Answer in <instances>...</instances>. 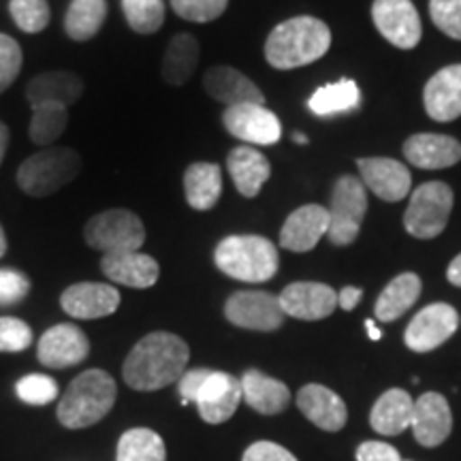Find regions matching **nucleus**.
<instances>
[{
	"label": "nucleus",
	"mask_w": 461,
	"mask_h": 461,
	"mask_svg": "<svg viewBox=\"0 0 461 461\" xmlns=\"http://www.w3.org/2000/svg\"><path fill=\"white\" fill-rule=\"evenodd\" d=\"M403 157L419 169H448L461 160V143L448 135L419 132L403 143Z\"/></svg>",
	"instance_id": "4be33fe9"
},
{
	"label": "nucleus",
	"mask_w": 461,
	"mask_h": 461,
	"mask_svg": "<svg viewBox=\"0 0 461 461\" xmlns=\"http://www.w3.org/2000/svg\"><path fill=\"white\" fill-rule=\"evenodd\" d=\"M447 278H448V282H451L453 286H459L461 288V255L455 257L453 261H451V265H448Z\"/></svg>",
	"instance_id": "09e8293b"
},
{
	"label": "nucleus",
	"mask_w": 461,
	"mask_h": 461,
	"mask_svg": "<svg viewBox=\"0 0 461 461\" xmlns=\"http://www.w3.org/2000/svg\"><path fill=\"white\" fill-rule=\"evenodd\" d=\"M9 14L22 32L37 34L50 24L48 0H9Z\"/></svg>",
	"instance_id": "e433bc0d"
},
{
	"label": "nucleus",
	"mask_w": 461,
	"mask_h": 461,
	"mask_svg": "<svg viewBox=\"0 0 461 461\" xmlns=\"http://www.w3.org/2000/svg\"><path fill=\"white\" fill-rule=\"evenodd\" d=\"M297 406L310 423L325 431H339L348 419L342 397L327 389L325 384H305L299 389Z\"/></svg>",
	"instance_id": "5701e85b"
},
{
	"label": "nucleus",
	"mask_w": 461,
	"mask_h": 461,
	"mask_svg": "<svg viewBox=\"0 0 461 461\" xmlns=\"http://www.w3.org/2000/svg\"><path fill=\"white\" fill-rule=\"evenodd\" d=\"M90 353V342L86 333L71 322L50 327L39 339L37 355L39 361L51 370H65V367L77 366Z\"/></svg>",
	"instance_id": "4468645a"
},
{
	"label": "nucleus",
	"mask_w": 461,
	"mask_h": 461,
	"mask_svg": "<svg viewBox=\"0 0 461 461\" xmlns=\"http://www.w3.org/2000/svg\"><path fill=\"white\" fill-rule=\"evenodd\" d=\"M84 240L103 255L137 252L146 244V227L135 212L107 210L86 222Z\"/></svg>",
	"instance_id": "423d86ee"
},
{
	"label": "nucleus",
	"mask_w": 461,
	"mask_h": 461,
	"mask_svg": "<svg viewBox=\"0 0 461 461\" xmlns=\"http://www.w3.org/2000/svg\"><path fill=\"white\" fill-rule=\"evenodd\" d=\"M115 461H167L163 438L148 428L124 431L118 442Z\"/></svg>",
	"instance_id": "72a5a7b5"
},
{
	"label": "nucleus",
	"mask_w": 461,
	"mask_h": 461,
	"mask_svg": "<svg viewBox=\"0 0 461 461\" xmlns=\"http://www.w3.org/2000/svg\"><path fill=\"white\" fill-rule=\"evenodd\" d=\"M9 126L5 122H0V165H3L5 160V154H7V148H9Z\"/></svg>",
	"instance_id": "8fccbe9b"
},
{
	"label": "nucleus",
	"mask_w": 461,
	"mask_h": 461,
	"mask_svg": "<svg viewBox=\"0 0 461 461\" xmlns=\"http://www.w3.org/2000/svg\"><path fill=\"white\" fill-rule=\"evenodd\" d=\"M82 157L67 146H50L28 157L17 169V186L31 197H50L68 186L82 171Z\"/></svg>",
	"instance_id": "39448f33"
},
{
	"label": "nucleus",
	"mask_w": 461,
	"mask_h": 461,
	"mask_svg": "<svg viewBox=\"0 0 461 461\" xmlns=\"http://www.w3.org/2000/svg\"><path fill=\"white\" fill-rule=\"evenodd\" d=\"M459 314L448 303H431L423 308L406 327V342L412 353H431L457 331Z\"/></svg>",
	"instance_id": "f8f14e48"
},
{
	"label": "nucleus",
	"mask_w": 461,
	"mask_h": 461,
	"mask_svg": "<svg viewBox=\"0 0 461 461\" xmlns=\"http://www.w3.org/2000/svg\"><path fill=\"white\" fill-rule=\"evenodd\" d=\"M107 0H71L65 17V31L73 41H90L105 24Z\"/></svg>",
	"instance_id": "473e14b6"
},
{
	"label": "nucleus",
	"mask_w": 461,
	"mask_h": 461,
	"mask_svg": "<svg viewBox=\"0 0 461 461\" xmlns=\"http://www.w3.org/2000/svg\"><path fill=\"white\" fill-rule=\"evenodd\" d=\"M330 233V212L322 205H303L282 224L280 246L291 252H310Z\"/></svg>",
	"instance_id": "6ab92c4d"
},
{
	"label": "nucleus",
	"mask_w": 461,
	"mask_h": 461,
	"mask_svg": "<svg viewBox=\"0 0 461 461\" xmlns=\"http://www.w3.org/2000/svg\"><path fill=\"white\" fill-rule=\"evenodd\" d=\"M199 41L193 34L182 32L176 34L167 45L163 65H160V75L169 86H184L193 77L199 65Z\"/></svg>",
	"instance_id": "c756f323"
},
{
	"label": "nucleus",
	"mask_w": 461,
	"mask_h": 461,
	"mask_svg": "<svg viewBox=\"0 0 461 461\" xmlns=\"http://www.w3.org/2000/svg\"><path fill=\"white\" fill-rule=\"evenodd\" d=\"M120 293L112 285L103 282H77L60 295L62 310L73 319L95 321L105 319L120 308Z\"/></svg>",
	"instance_id": "2eb2a0df"
},
{
	"label": "nucleus",
	"mask_w": 461,
	"mask_h": 461,
	"mask_svg": "<svg viewBox=\"0 0 461 461\" xmlns=\"http://www.w3.org/2000/svg\"><path fill=\"white\" fill-rule=\"evenodd\" d=\"M184 194L193 210L207 212L222 194V171L216 163H193L184 173Z\"/></svg>",
	"instance_id": "c85d7f7f"
},
{
	"label": "nucleus",
	"mask_w": 461,
	"mask_h": 461,
	"mask_svg": "<svg viewBox=\"0 0 461 461\" xmlns=\"http://www.w3.org/2000/svg\"><path fill=\"white\" fill-rule=\"evenodd\" d=\"M68 107L58 105V103H43V105L32 107L31 126H28V137L37 146H51L68 124Z\"/></svg>",
	"instance_id": "f704fd0d"
},
{
	"label": "nucleus",
	"mask_w": 461,
	"mask_h": 461,
	"mask_svg": "<svg viewBox=\"0 0 461 461\" xmlns=\"http://www.w3.org/2000/svg\"><path fill=\"white\" fill-rule=\"evenodd\" d=\"M411 428L419 445L428 448L442 445L453 429V414L447 397L434 391L420 395L414 402Z\"/></svg>",
	"instance_id": "a211bd4d"
},
{
	"label": "nucleus",
	"mask_w": 461,
	"mask_h": 461,
	"mask_svg": "<svg viewBox=\"0 0 461 461\" xmlns=\"http://www.w3.org/2000/svg\"><path fill=\"white\" fill-rule=\"evenodd\" d=\"M224 316L230 325L250 331H274L285 322L278 297L263 291H238L224 303Z\"/></svg>",
	"instance_id": "1a4fd4ad"
},
{
	"label": "nucleus",
	"mask_w": 461,
	"mask_h": 461,
	"mask_svg": "<svg viewBox=\"0 0 461 461\" xmlns=\"http://www.w3.org/2000/svg\"><path fill=\"white\" fill-rule=\"evenodd\" d=\"M363 186L370 188L378 199L397 203L406 199L412 186V176L406 165L393 158H361L357 160Z\"/></svg>",
	"instance_id": "dca6fc26"
},
{
	"label": "nucleus",
	"mask_w": 461,
	"mask_h": 461,
	"mask_svg": "<svg viewBox=\"0 0 461 461\" xmlns=\"http://www.w3.org/2000/svg\"><path fill=\"white\" fill-rule=\"evenodd\" d=\"M31 291V280L17 269H0V305L20 303Z\"/></svg>",
	"instance_id": "37998d69"
},
{
	"label": "nucleus",
	"mask_w": 461,
	"mask_h": 461,
	"mask_svg": "<svg viewBox=\"0 0 461 461\" xmlns=\"http://www.w3.org/2000/svg\"><path fill=\"white\" fill-rule=\"evenodd\" d=\"M115 397L118 387L105 370H86L68 384L58 403V420L68 429L90 428L107 417Z\"/></svg>",
	"instance_id": "7ed1b4c3"
},
{
	"label": "nucleus",
	"mask_w": 461,
	"mask_h": 461,
	"mask_svg": "<svg viewBox=\"0 0 461 461\" xmlns=\"http://www.w3.org/2000/svg\"><path fill=\"white\" fill-rule=\"evenodd\" d=\"M330 233L333 246H350L359 238V230L367 212V193L363 182L355 176H342L336 182L330 205Z\"/></svg>",
	"instance_id": "6e6552de"
},
{
	"label": "nucleus",
	"mask_w": 461,
	"mask_h": 461,
	"mask_svg": "<svg viewBox=\"0 0 461 461\" xmlns=\"http://www.w3.org/2000/svg\"><path fill=\"white\" fill-rule=\"evenodd\" d=\"M361 105V92L353 79H339L336 84L322 86L310 96L308 107L314 115L330 118L336 113L355 112Z\"/></svg>",
	"instance_id": "2f4dec72"
},
{
	"label": "nucleus",
	"mask_w": 461,
	"mask_h": 461,
	"mask_svg": "<svg viewBox=\"0 0 461 461\" xmlns=\"http://www.w3.org/2000/svg\"><path fill=\"white\" fill-rule=\"evenodd\" d=\"M15 393L31 406H45L58 397V384L54 378L43 376V374H28L15 384Z\"/></svg>",
	"instance_id": "4c0bfd02"
},
{
	"label": "nucleus",
	"mask_w": 461,
	"mask_h": 461,
	"mask_svg": "<svg viewBox=\"0 0 461 461\" xmlns=\"http://www.w3.org/2000/svg\"><path fill=\"white\" fill-rule=\"evenodd\" d=\"M5 252H7V235H5L3 224H0V258L5 257Z\"/></svg>",
	"instance_id": "603ef678"
},
{
	"label": "nucleus",
	"mask_w": 461,
	"mask_h": 461,
	"mask_svg": "<svg viewBox=\"0 0 461 461\" xmlns=\"http://www.w3.org/2000/svg\"><path fill=\"white\" fill-rule=\"evenodd\" d=\"M331 48V31L325 22L310 15L291 17L269 32L265 58L278 71H291L321 60Z\"/></svg>",
	"instance_id": "f03ea898"
},
{
	"label": "nucleus",
	"mask_w": 461,
	"mask_h": 461,
	"mask_svg": "<svg viewBox=\"0 0 461 461\" xmlns=\"http://www.w3.org/2000/svg\"><path fill=\"white\" fill-rule=\"evenodd\" d=\"M425 112L436 122H453L461 115V65L440 68L423 90Z\"/></svg>",
	"instance_id": "412c9836"
},
{
	"label": "nucleus",
	"mask_w": 461,
	"mask_h": 461,
	"mask_svg": "<svg viewBox=\"0 0 461 461\" xmlns=\"http://www.w3.org/2000/svg\"><path fill=\"white\" fill-rule=\"evenodd\" d=\"M420 295V278L417 274L406 272L400 274L384 286V291L380 293L376 299V305H374V312H376V319L383 322L397 321L403 316L408 310L417 303Z\"/></svg>",
	"instance_id": "7c9ffc66"
},
{
	"label": "nucleus",
	"mask_w": 461,
	"mask_h": 461,
	"mask_svg": "<svg viewBox=\"0 0 461 461\" xmlns=\"http://www.w3.org/2000/svg\"><path fill=\"white\" fill-rule=\"evenodd\" d=\"M241 397V383L227 372L212 370L210 376L205 378L203 387L197 395V411L199 417L210 425L224 423L233 417L238 411Z\"/></svg>",
	"instance_id": "f3484780"
},
{
	"label": "nucleus",
	"mask_w": 461,
	"mask_h": 461,
	"mask_svg": "<svg viewBox=\"0 0 461 461\" xmlns=\"http://www.w3.org/2000/svg\"><path fill=\"white\" fill-rule=\"evenodd\" d=\"M363 297V291L359 286H344L342 291L338 293V305L346 312H350V310L357 308V303L361 302Z\"/></svg>",
	"instance_id": "de8ad7c7"
},
{
	"label": "nucleus",
	"mask_w": 461,
	"mask_h": 461,
	"mask_svg": "<svg viewBox=\"0 0 461 461\" xmlns=\"http://www.w3.org/2000/svg\"><path fill=\"white\" fill-rule=\"evenodd\" d=\"M103 274L115 285L131 288H149L157 285L160 267L157 258L143 252H118V255H105L101 261Z\"/></svg>",
	"instance_id": "b1692460"
},
{
	"label": "nucleus",
	"mask_w": 461,
	"mask_h": 461,
	"mask_svg": "<svg viewBox=\"0 0 461 461\" xmlns=\"http://www.w3.org/2000/svg\"><path fill=\"white\" fill-rule=\"evenodd\" d=\"M241 397L252 411L261 414H278L285 411L291 402V391L282 380L265 376L258 370H248L240 378Z\"/></svg>",
	"instance_id": "bb28decb"
},
{
	"label": "nucleus",
	"mask_w": 461,
	"mask_h": 461,
	"mask_svg": "<svg viewBox=\"0 0 461 461\" xmlns=\"http://www.w3.org/2000/svg\"><path fill=\"white\" fill-rule=\"evenodd\" d=\"M293 141H295V143H302V146H303V143H308L310 140H308V137L303 135V132H295V135H293Z\"/></svg>",
	"instance_id": "864d4df0"
},
{
	"label": "nucleus",
	"mask_w": 461,
	"mask_h": 461,
	"mask_svg": "<svg viewBox=\"0 0 461 461\" xmlns=\"http://www.w3.org/2000/svg\"><path fill=\"white\" fill-rule=\"evenodd\" d=\"M222 124L235 140L250 146H274L282 137V124L272 109L257 103L227 107L222 113Z\"/></svg>",
	"instance_id": "9d476101"
},
{
	"label": "nucleus",
	"mask_w": 461,
	"mask_h": 461,
	"mask_svg": "<svg viewBox=\"0 0 461 461\" xmlns=\"http://www.w3.org/2000/svg\"><path fill=\"white\" fill-rule=\"evenodd\" d=\"M357 461H402L400 453L395 447L387 445V442H361L357 448Z\"/></svg>",
	"instance_id": "49530a36"
},
{
	"label": "nucleus",
	"mask_w": 461,
	"mask_h": 461,
	"mask_svg": "<svg viewBox=\"0 0 461 461\" xmlns=\"http://www.w3.org/2000/svg\"><path fill=\"white\" fill-rule=\"evenodd\" d=\"M429 15L438 31L461 41V0H429Z\"/></svg>",
	"instance_id": "ea45409f"
},
{
	"label": "nucleus",
	"mask_w": 461,
	"mask_h": 461,
	"mask_svg": "<svg viewBox=\"0 0 461 461\" xmlns=\"http://www.w3.org/2000/svg\"><path fill=\"white\" fill-rule=\"evenodd\" d=\"M32 344V330L22 319H0V353H22Z\"/></svg>",
	"instance_id": "a19ab883"
},
{
	"label": "nucleus",
	"mask_w": 461,
	"mask_h": 461,
	"mask_svg": "<svg viewBox=\"0 0 461 461\" xmlns=\"http://www.w3.org/2000/svg\"><path fill=\"white\" fill-rule=\"evenodd\" d=\"M402 461H403V459H402Z\"/></svg>",
	"instance_id": "5fc2aeb1"
},
{
	"label": "nucleus",
	"mask_w": 461,
	"mask_h": 461,
	"mask_svg": "<svg viewBox=\"0 0 461 461\" xmlns=\"http://www.w3.org/2000/svg\"><path fill=\"white\" fill-rule=\"evenodd\" d=\"M453 190L445 182H425L411 194L403 227L417 240H434L447 229L453 210Z\"/></svg>",
	"instance_id": "0eeeda50"
},
{
	"label": "nucleus",
	"mask_w": 461,
	"mask_h": 461,
	"mask_svg": "<svg viewBox=\"0 0 461 461\" xmlns=\"http://www.w3.org/2000/svg\"><path fill=\"white\" fill-rule=\"evenodd\" d=\"M414 400L403 389H389L378 397L370 412V425L380 436H397L412 423Z\"/></svg>",
	"instance_id": "cd10ccee"
},
{
	"label": "nucleus",
	"mask_w": 461,
	"mask_h": 461,
	"mask_svg": "<svg viewBox=\"0 0 461 461\" xmlns=\"http://www.w3.org/2000/svg\"><path fill=\"white\" fill-rule=\"evenodd\" d=\"M203 88L212 99L227 107L246 105V103L265 105L263 90L248 75L233 67H212L203 77Z\"/></svg>",
	"instance_id": "aec40b11"
},
{
	"label": "nucleus",
	"mask_w": 461,
	"mask_h": 461,
	"mask_svg": "<svg viewBox=\"0 0 461 461\" xmlns=\"http://www.w3.org/2000/svg\"><path fill=\"white\" fill-rule=\"evenodd\" d=\"M86 84L77 73L71 71H48L32 77L26 84V101L31 107L43 103H58V105H73L84 95Z\"/></svg>",
	"instance_id": "393cba45"
},
{
	"label": "nucleus",
	"mask_w": 461,
	"mask_h": 461,
	"mask_svg": "<svg viewBox=\"0 0 461 461\" xmlns=\"http://www.w3.org/2000/svg\"><path fill=\"white\" fill-rule=\"evenodd\" d=\"M216 267L229 278L240 282H258L272 280L278 274V250L267 238L261 235H229L214 252Z\"/></svg>",
	"instance_id": "20e7f679"
},
{
	"label": "nucleus",
	"mask_w": 461,
	"mask_h": 461,
	"mask_svg": "<svg viewBox=\"0 0 461 461\" xmlns=\"http://www.w3.org/2000/svg\"><path fill=\"white\" fill-rule=\"evenodd\" d=\"M210 372L212 370H207V367H197V370H186L182 374V378L177 380V391H180V400L184 406L197 402L199 391L203 387L205 378L210 376Z\"/></svg>",
	"instance_id": "a18cd8bd"
},
{
	"label": "nucleus",
	"mask_w": 461,
	"mask_h": 461,
	"mask_svg": "<svg viewBox=\"0 0 461 461\" xmlns=\"http://www.w3.org/2000/svg\"><path fill=\"white\" fill-rule=\"evenodd\" d=\"M227 169L238 193L246 199H255L272 176V165H269L267 157L258 152L257 148L248 146L230 149L227 157Z\"/></svg>",
	"instance_id": "a878e982"
},
{
	"label": "nucleus",
	"mask_w": 461,
	"mask_h": 461,
	"mask_svg": "<svg viewBox=\"0 0 461 461\" xmlns=\"http://www.w3.org/2000/svg\"><path fill=\"white\" fill-rule=\"evenodd\" d=\"M282 312L297 321H322L338 308V293L322 282H293L278 295Z\"/></svg>",
	"instance_id": "ddd939ff"
},
{
	"label": "nucleus",
	"mask_w": 461,
	"mask_h": 461,
	"mask_svg": "<svg viewBox=\"0 0 461 461\" xmlns=\"http://www.w3.org/2000/svg\"><path fill=\"white\" fill-rule=\"evenodd\" d=\"M372 20L378 32L400 50H414L420 41V17L411 0H374Z\"/></svg>",
	"instance_id": "9b49d317"
},
{
	"label": "nucleus",
	"mask_w": 461,
	"mask_h": 461,
	"mask_svg": "<svg viewBox=\"0 0 461 461\" xmlns=\"http://www.w3.org/2000/svg\"><path fill=\"white\" fill-rule=\"evenodd\" d=\"M229 0H171V7L182 20L197 22H214L227 11Z\"/></svg>",
	"instance_id": "58836bf2"
},
{
	"label": "nucleus",
	"mask_w": 461,
	"mask_h": 461,
	"mask_svg": "<svg viewBox=\"0 0 461 461\" xmlns=\"http://www.w3.org/2000/svg\"><path fill=\"white\" fill-rule=\"evenodd\" d=\"M22 62H24V56H22L20 43L9 34L0 32V95L15 82L22 71Z\"/></svg>",
	"instance_id": "79ce46f5"
},
{
	"label": "nucleus",
	"mask_w": 461,
	"mask_h": 461,
	"mask_svg": "<svg viewBox=\"0 0 461 461\" xmlns=\"http://www.w3.org/2000/svg\"><path fill=\"white\" fill-rule=\"evenodd\" d=\"M366 330H367V333H370V339H374V342H378V339L383 338V333H380L376 322H374L372 319L366 321Z\"/></svg>",
	"instance_id": "3c124183"
},
{
	"label": "nucleus",
	"mask_w": 461,
	"mask_h": 461,
	"mask_svg": "<svg viewBox=\"0 0 461 461\" xmlns=\"http://www.w3.org/2000/svg\"><path fill=\"white\" fill-rule=\"evenodd\" d=\"M122 11L131 31L154 34L165 22V0H122Z\"/></svg>",
	"instance_id": "c9c22d12"
},
{
	"label": "nucleus",
	"mask_w": 461,
	"mask_h": 461,
	"mask_svg": "<svg viewBox=\"0 0 461 461\" xmlns=\"http://www.w3.org/2000/svg\"><path fill=\"white\" fill-rule=\"evenodd\" d=\"M241 461H297V459L295 455L286 451L285 447L276 445V442H269V440H261L246 448Z\"/></svg>",
	"instance_id": "c03bdc74"
},
{
	"label": "nucleus",
	"mask_w": 461,
	"mask_h": 461,
	"mask_svg": "<svg viewBox=\"0 0 461 461\" xmlns=\"http://www.w3.org/2000/svg\"><path fill=\"white\" fill-rule=\"evenodd\" d=\"M190 348L180 336L154 331L132 346L122 366L124 383L135 391H158L177 383L186 372Z\"/></svg>",
	"instance_id": "f257e3e1"
}]
</instances>
